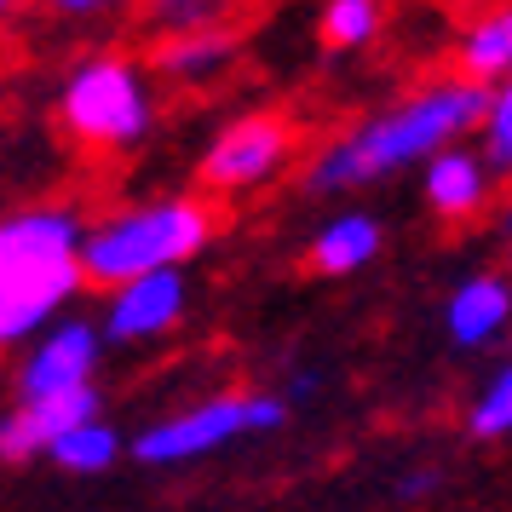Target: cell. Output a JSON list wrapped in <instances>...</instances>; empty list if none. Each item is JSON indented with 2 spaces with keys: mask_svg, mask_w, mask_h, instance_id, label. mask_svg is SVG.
Instances as JSON below:
<instances>
[{
  "mask_svg": "<svg viewBox=\"0 0 512 512\" xmlns=\"http://www.w3.org/2000/svg\"><path fill=\"white\" fill-rule=\"evenodd\" d=\"M386 29V0H323L317 35L328 52H363Z\"/></svg>",
  "mask_w": 512,
  "mask_h": 512,
  "instance_id": "17",
  "label": "cell"
},
{
  "mask_svg": "<svg viewBox=\"0 0 512 512\" xmlns=\"http://www.w3.org/2000/svg\"><path fill=\"white\" fill-rule=\"evenodd\" d=\"M478 116H484V87H472L461 75L426 81L415 93L392 98L386 110L351 121L346 133H334L305 162V190L311 196H346V190L380 185L392 173H409L449 144H466L478 133Z\"/></svg>",
  "mask_w": 512,
  "mask_h": 512,
  "instance_id": "1",
  "label": "cell"
},
{
  "mask_svg": "<svg viewBox=\"0 0 512 512\" xmlns=\"http://www.w3.org/2000/svg\"><path fill=\"white\" fill-rule=\"evenodd\" d=\"M455 75L472 87H495L512 75V0H489L455 35Z\"/></svg>",
  "mask_w": 512,
  "mask_h": 512,
  "instance_id": "13",
  "label": "cell"
},
{
  "mask_svg": "<svg viewBox=\"0 0 512 512\" xmlns=\"http://www.w3.org/2000/svg\"><path fill=\"white\" fill-rule=\"evenodd\" d=\"M288 420V403L271 392H219L202 397L179 415L144 426L133 438V455L144 466H185V461H208L219 449H231L242 438H259V432H277Z\"/></svg>",
  "mask_w": 512,
  "mask_h": 512,
  "instance_id": "4",
  "label": "cell"
},
{
  "mask_svg": "<svg viewBox=\"0 0 512 512\" xmlns=\"http://www.w3.org/2000/svg\"><path fill=\"white\" fill-rule=\"evenodd\" d=\"M386 248V231H380V219L363 208H346L323 219L317 236H311V265L323 271V277H357L363 265H374Z\"/></svg>",
  "mask_w": 512,
  "mask_h": 512,
  "instance_id": "15",
  "label": "cell"
},
{
  "mask_svg": "<svg viewBox=\"0 0 512 512\" xmlns=\"http://www.w3.org/2000/svg\"><path fill=\"white\" fill-rule=\"evenodd\" d=\"M489 196H495V173L478 156V144H449L432 162H420V202L449 225L478 219L489 208Z\"/></svg>",
  "mask_w": 512,
  "mask_h": 512,
  "instance_id": "9",
  "label": "cell"
},
{
  "mask_svg": "<svg viewBox=\"0 0 512 512\" xmlns=\"http://www.w3.org/2000/svg\"><path fill=\"white\" fill-rule=\"evenodd\" d=\"M58 121L81 150L121 156V150L144 144L150 127H156V93H150L144 64L121 58V52L81 58L58 87Z\"/></svg>",
  "mask_w": 512,
  "mask_h": 512,
  "instance_id": "3",
  "label": "cell"
},
{
  "mask_svg": "<svg viewBox=\"0 0 512 512\" xmlns=\"http://www.w3.org/2000/svg\"><path fill=\"white\" fill-rule=\"evenodd\" d=\"M219 231L202 196H156L104 213L81 236V277L93 288H121L150 271H185Z\"/></svg>",
  "mask_w": 512,
  "mask_h": 512,
  "instance_id": "2",
  "label": "cell"
},
{
  "mask_svg": "<svg viewBox=\"0 0 512 512\" xmlns=\"http://www.w3.org/2000/svg\"><path fill=\"white\" fill-rule=\"evenodd\" d=\"M98 351H104V334L87 317H58L52 328H41L24 346V363H18V403L98 386Z\"/></svg>",
  "mask_w": 512,
  "mask_h": 512,
  "instance_id": "7",
  "label": "cell"
},
{
  "mask_svg": "<svg viewBox=\"0 0 512 512\" xmlns=\"http://www.w3.org/2000/svg\"><path fill=\"white\" fill-rule=\"evenodd\" d=\"M507 259H512V219H507Z\"/></svg>",
  "mask_w": 512,
  "mask_h": 512,
  "instance_id": "23",
  "label": "cell"
},
{
  "mask_svg": "<svg viewBox=\"0 0 512 512\" xmlns=\"http://www.w3.org/2000/svg\"><path fill=\"white\" fill-rule=\"evenodd\" d=\"M478 156L489 162L495 179H512V75L484 87V116H478Z\"/></svg>",
  "mask_w": 512,
  "mask_h": 512,
  "instance_id": "18",
  "label": "cell"
},
{
  "mask_svg": "<svg viewBox=\"0 0 512 512\" xmlns=\"http://www.w3.org/2000/svg\"><path fill=\"white\" fill-rule=\"evenodd\" d=\"M81 213L75 208H18L0 213V288L52 282L81 271Z\"/></svg>",
  "mask_w": 512,
  "mask_h": 512,
  "instance_id": "6",
  "label": "cell"
},
{
  "mask_svg": "<svg viewBox=\"0 0 512 512\" xmlns=\"http://www.w3.org/2000/svg\"><path fill=\"white\" fill-rule=\"evenodd\" d=\"M466 420H472L478 438H507L512 432V357L489 374V386L478 392V403H472V415Z\"/></svg>",
  "mask_w": 512,
  "mask_h": 512,
  "instance_id": "20",
  "label": "cell"
},
{
  "mask_svg": "<svg viewBox=\"0 0 512 512\" xmlns=\"http://www.w3.org/2000/svg\"><path fill=\"white\" fill-rule=\"evenodd\" d=\"M144 29L162 41V35H185V29H208L219 24L225 0H144Z\"/></svg>",
  "mask_w": 512,
  "mask_h": 512,
  "instance_id": "19",
  "label": "cell"
},
{
  "mask_svg": "<svg viewBox=\"0 0 512 512\" xmlns=\"http://www.w3.org/2000/svg\"><path fill=\"white\" fill-rule=\"evenodd\" d=\"M87 415H104L98 386L70 392V397H41V403H12L0 415V461H35V455H47L52 438L70 432L75 420H87Z\"/></svg>",
  "mask_w": 512,
  "mask_h": 512,
  "instance_id": "10",
  "label": "cell"
},
{
  "mask_svg": "<svg viewBox=\"0 0 512 512\" xmlns=\"http://www.w3.org/2000/svg\"><path fill=\"white\" fill-rule=\"evenodd\" d=\"M12 12H18V0H0V24H6V18H12Z\"/></svg>",
  "mask_w": 512,
  "mask_h": 512,
  "instance_id": "22",
  "label": "cell"
},
{
  "mask_svg": "<svg viewBox=\"0 0 512 512\" xmlns=\"http://www.w3.org/2000/svg\"><path fill=\"white\" fill-rule=\"evenodd\" d=\"M231 58H236V35L225 24H208V29H185V35H162L156 52H150V70L173 87H208L231 70Z\"/></svg>",
  "mask_w": 512,
  "mask_h": 512,
  "instance_id": "12",
  "label": "cell"
},
{
  "mask_svg": "<svg viewBox=\"0 0 512 512\" xmlns=\"http://www.w3.org/2000/svg\"><path fill=\"white\" fill-rule=\"evenodd\" d=\"M47 6L58 18H98V12H110L116 0H47Z\"/></svg>",
  "mask_w": 512,
  "mask_h": 512,
  "instance_id": "21",
  "label": "cell"
},
{
  "mask_svg": "<svg viewBox=\"0 0 512 512\" xmlns=\"http://www.w3.org/2000/svg\"><path fill=\"white\" fill-rule=\"evenodd\" d=\"M87 288V277H52V282H24V288H0V351L29 346L41 328L64 317V305Z\"/></svg>",
  "mask_w": 512,
  "mask_h": 512,
  "instance_id": "14",
  "label": "cell"
},
{
  "mask_svg": "<svg viewBox=\"0 0 512 512\" xmlns=\"http://www.w3.org/2000/svg\"><path fill=\"white\" fill-rule=\"evenodd\" d=\"M104 317H98V334L116 340V346H144V340H162L185 323L190 305V282L185 271H150V277H133L121 288H104Z\"/></svg>",
  "mask_w": 512,
  "mask_h": 512,
  "instance_id": "8",
  "label": "cell"
},
{
  "mask_svg": "<svg viewBox=\"0 0 512 512\" xmlns=\"http://www.w3.org/2000/svg\"><path fill=\"white\" fill-rule=\"evenodd\" d=\"M512 323V282L501 271H472L455 282V294L443 300V334L461 351L495 346Z\"/></svg>",
  "mask_w": 512,
  "mask_h": 512,
  "instance_id": "11",
  "label": "cell"
},
{
  "mask_svg": "<svg viewBox=\"0 0 512 512\" xmlns=\"http://www.w3.org/2000/svg\"><path fill=\"white\" fill-rule=\"evenodd\" d=\"M294 156H300L294 121L277 116V110H254V116H236L213 133L196 173L213 196H248V190L282 179Z\"/></svg>",
  "mask_w": 512,
  "mask_h": 512,
  "instance_id": "5",
  "label": "cell"
},
{
  "mask_svg": "<svg viewBox=\"0 0 512 512\" xmlns=\"http://www.w3.org/2000/svg\"><path fill=\"white\" fill-rule=\"evenodd\" d=\"M116 455H121V432L104 415L75 420L70 432H58L52 449H47V461L64 466V472H75V478H93V472H104V466H116Z\"/></svg>",
  "mask_w": 512,
  "mask_h": 512,
  "instance_id": "16",
  "label": "cell"
}]
</instances>
